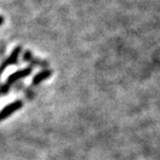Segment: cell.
<instances>
[{
  "label": "cell",
  "mask_w": 160,
  "mask_h": 160,
  "mask_svg": "<svg viewBox=\"0 0 160 160\" xmlns=\"http://www.w3.org/2000/svg\"><path fill=\"white\" fill-rule=\"evenodd\" d=\"M23 106V102L21 100H16L13 102L9 103L6 107H3V109L0 111V121L7 119L9 116H11L13 112H16L17 110L21 109V107Z\"/></svg>",
  "instance_id": "cell-1"
},
{
  "label": "cell",
  "mask_w": 160,
  "mask_h": 160,
  "mask_svg": "<svg viewBox=\"0 0 160 160\" xmlns=\"http://www.w3.org/2000/svg\"><path fill=\"white\" fill-rule=\"evenodd\" d=\"M31 71H32V68H31V67H27V68H23V69L18 70V71H15V72L11 73V75H10L9 77L7 78L6 85H8L10 87V86L12 85V83L17 82L18 80L28 77V76L31 73Z\"/></svg>",
  "instance_id": "cell-2"
},
{
  "label": "cell",
  "mask_w": 160,
  "mask_h": 160,
  "mask_svg": "<svg viewBox=\"0 0 160 160\" xmlns=\"http://www.w3.org/2000/svg\"><path fill=\"white\" fill-rule=\"evenodd\" d=\"M21 50H22V48L20 47V46H18V47H16L15 49L12 50V52L10 53L9 57H8L7 59L3 60V62L1 63V66H0V75H1V72H2L7 67L17 63L18 58H19V55H20V52H21Z\"/></svg>",
  "instance_id": "cell-3"
},
{
  "label": "cell",
  "mask_w": 160,
  "mask_h": 160,
  "mask_svg": "<svg viewBox=\"0 0 160 160\" xmlns=\"http://www.w3.org/2000/svg\"><path fill=\"white\" fill-rule=\"evenodd\" d=\"M51 75H52V71L49 69H45V70H42V71H40V72H38L37 75L32 78V85H39V83H41L42 81H45L46 79H48Z\"/></svg>",
  "instance_id": "cell-4"
},
{
  "label": "cell",
  "mask_w": 160,
  "mask_h": 160,
  "mask_svg": "<svg viewBox=\"0 0 160 160\" xmlns=\"http://www.w3.org/2000/svg\"><path fill=\"white\" fill-rule=\"evenodd\" d=\"M23 60L26 61H29V62H32L37 66H41V67H46L48 66L47 61H42V60H38V59H35L32 57V53L30 52L29 50H26L25 52H23Z\"/></svg>",
  "instance_id": "cell-5"
},
{
  "label": "cell",
  "mask_w": 160,
  "mask_h": 160,
  "mask_svg": "<svg viewBox=\"0 0 160 160\" xmlns=\"http://www.w3.org/2000/svg\"><path fill=\"white\" fill-rule=\"evenodd\" d=\"M9 89H10V87L8 85H1L0 86V95H6V93L9 91Z\"/></svg>",
  "instance_id": "cell-6"
},
{
  "label": "cell",
  "mask_w": 160,
  "mask_h": 160,
  "mask_svg": "<svg viewBox=\"0 0 160 160\" xmlns=\"http://www.w3.org/2000/svg\"><path fill=\"white\" fill-rule=\"evenodd\" d=\"M2 23H3V17L0 16V25H2Z\"/></svg>",
  "instance_id": "cell-7"
}]
</instances>
